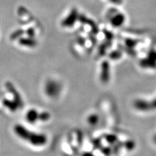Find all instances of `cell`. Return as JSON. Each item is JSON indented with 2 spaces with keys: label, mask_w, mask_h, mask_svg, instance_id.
I'll list each match as a JSON object with an SVG mask.
<instances>
[{
  "label": "cell",
  "mask_w": 156,
  "mask_h": 156,
  "mask_svg": "<svg viewBox=\"0 0 156 156\" xmlns=\"http://www.w3.org/2000/svg\"><path fill=\"white\" fill-rule=\"evenodd\" d=\"M61 90V85L55 80H48L44 86V91L46 94L50 98H55Z\"/></svg>",
  "instance_id": "obj_1"
},
{
  "label": "cell",
  "mask_w": 156,
  "mask_h": 156,
  "mask_svg": "<svg viewBox=\"0 0 156 156\" xmlns=\"http://www.w3.org/2000/svg\"><path fill=\"white\" fill-rule=\"evenodd\" d=\"M27 142H29L33 146H42L47 143L48 138L44 134L32 132V131H31Z\"/></svg>",
  "instance_id": "obj_2"
},
{
  "label": "cell",
  "mask_w": 156,
  "mask_h": 156,
  "mask_svg": "<svg viewBox=\"0 0 156 156\" xmlns=\"http://www.w3.org/2000/svg\"><path fill=\"white\" fill-rule=\"evenodd\" d=\"M5 87L7 90L11 94L13 98L14 101L16 102L18 105L19 108H22L23 107V102L22 98L21 95L20 94L19 92L11 81H7L5 83Z\"/></svg>",
  "instance_id": "obj_3"
},
{
  "label": "cell",
  "mask_w": 156,
  "mask_h": 156,
  "mask_svg": "<svg viewBox=\"0 0 156 156\" xmlns=\"http://www.w3.org/2000/svg\"><path fill=\"white\" fill-rule=\"evenodd\" d=\"M78 18V12L76 9H73L69 14L62 20L61 25L65 27H72L74 25Z\"/></svg>",
  "instance_id": "obj_4"
},
{
  "label": "cell",
  "mask_w": 156,
  "mask_h": 156,
  "mask_svg": "<svg viewBox=\"0 0 156 156\" xmlns=\"http://www.w3.org/2000/svg\"><path fill=\"white\" fill-rule=\"evenodd\" d=\"M111 67L109 62L107 61H104L101 65L100 80L102 83H107L110 80Z\"/></svg>",
  "instance_id": "obj_5"
},
{
  "label": "cell",
  "mask_w": 156,
  "mask_h": 156,
  "mask_svg": "<svg viewBox=\"0 0 156 156\" xmlns=\"http://www.w3.org/2000/svg\"><path fill=\"white\" fill-rule=\"evenodd\" d=\"M14 131L16 135L18 136L19 138L21 139L27 141L29 136L30 135L31 131H29L27 128H26L25 126H23L22 124H16L14 126Z\"/></svg>",
  "instance_id": "obj_6"
},
{
  "label": "cell",
  "mask_w": 156,
  "mask_h": 156,
  "mask_svg": "<svg viewBox=\"0 0 156 156\" xmlns=\"http://www.w3.org/2000/svg\"><path fill=\"white\" fill-rule=\"evenodd\" d=\"M133 106L135 109L141 112H148L151 111L149 100L137 99L134 101Z\"/></svg>",
  "instance_id": "obj_7"
},
{
  "label": "cell",
  "mask_w": 156,
  "mask_h": 156,
  "mask_svg": "<svg viewBox=\"0 0 156 156\" xmlns=\"http://www.w3.org/2000/svg\"><path fill=\"white\" fill-rule=\"evenodd\" d=\"M126 17L122 13L115 12L110 18V22L111 25L115 27H119L123 25L125 22Z\"/></svg>",
  "instance_id": "obj_8"
},
{
  "label": "cell",
  "mask_w": 156,
  "mask_h": 156,
  "mask_svg": "<svg viewBox=\"0 0 156 156\" xmlns=\"http://www.w3.org/2000/svg\"><path fill=\"white\" fill-rule=\"evenodd\" d=\"M18 43L22 46L27 48H34L37 44V41L32 37H21L18 39Z\"/></svg>",
  "instance_id": "obj_9"
},
{
  "label": "cell",
  "mask_w": 156,
  "mask_h": 156,
  "mask_svg": "<svg viewBox=\"0 0 156 156\" xmlns=\"http://www.w3.org/2000/svg\"><path fill=\"white\" fill-rule=\"evenodd\" d=\"M38 112L35 109H29L26 114V119L30 124H35L38 120Z\"/></svg>",
  "instance_id": "obj_10"
},
{
  "label": "cell",
  "mask_w": 156,
  "mask_h": 156,
  "mask_svg": "<svg viewBox=\"0 0 156 156\" xmlns=\"http://www.w3.org/2000/svg\"><path fill=\"white\" fill-rule=\"evenodd\" d=\"M2 104L4 107H5L7 109H8L11 112H16L18 110V109H19L18 105H17L16 102L14 101V100H11L5 98L2 101Z\"/></svg>",
  "instance_id": "obj_11"
},
{
  "label": "cell",
  "mask_w": 156,
  "mask_h": 156,
  "mask_svg": "<svg viewBox=\"0 0 156 156\" xmlns=\"http://www.w3.org/2000/svg\"><path fill=\"white\" fill-rule=\"evenodd\" d=\"M100 118L97 114H91L88 116L87 122L90 126H95L99 122Z\"/></svg>",
  "instance_id": "obj_12"
},
{
  "label": "cell",
  "mask_w": 156,
  "mask_h": 156,
  "mask_svg": "<svg viewBox=\"0 0 156 156\" xmlns=\"http://www.w3.org/2000/svg\"><path fill=\"white\" fill-rule=\"evenodd\" d=\"M51 118V115L50 114V113L46 111H43L42 113H39L38 114V120L41 122H47Z\"/></svg>",
  "instance_id": "obj_13"
},
{
  "label": "cell",
  "mask_w": 156,
  "mask_h": 156,
  "mask_svg": "<svg viewBox=\"0 0 156 156\" xmlns=\"http://www.w3.org/2000/svg\"><path fill=\"white\" fill-rule=\"evenodd\" d=\"M23 33L24 31L23 30H22V29H18V30H16L12 33V35H11V40H16V39L18 38L19 39L22 37Z\"/></svg>",
  "instance_id": "obj_14"
},
{
  "label": "cell",
  "mask_w": 156,
  "mask_h": 156,
  "mask_svg": "<svg viewBox=\"0 0 156 156\" xmlns=\"http://www.w3.org/2000/svg\"><path fill=\"white\" fill-rule=\"evenodd\" d=\"M109 57H110V58H111V59L113 60L119 59V58H120L121 57L120 51H112L111 53V54L109 55Z\"/></svg>",
  "instance_id": "obj_15"
},
{
  "label": "cell",
  "mask_w": 156,
  "mask_h": 156,
  "mask_svg": "<svg viewBox=\"0 0 156 156\" xmlns=\"http://www.w3.org/2000/svg\"><path fill=\"white\" fill-rule=\"evenodd\" d=\"M106 140L109 143H114L116 140V136L113 135H108L106 136Z\"/></svg>",
  "instance_id": "obj_16"
},
{
  "label": "cell",
  "mask_w": 156,
  "mask_h": 156,
  "mask_svg": "<svg viewBox=\"0 0 156 156\" xmlns=\"http://www.w3.org/2000/svg\"><path fill=\"white\" fill-rule=\"evenodd\" d=\"M26 33H27V37H29L34 38V37H35V30H34L33 28L28 29L26 31Z\"/></svg>",
  "instance_id": "obj_17"
},
{
  "label": "cell",
  "mask_w": 156,
  "mask_h": 156,
  "mask_svg": "<svg viewBox=\"0 0 156 156\" xmlns=\"http://www.w3.org/2000/svg\"><path fill=\"white\" fill-rule=\"evenodd\" d=\"M82 156H96V155L90 152H86V153L83 154Z\"/></svg>",
  "instance_id": "obj_18"
},
{
  "label": "cell",
  "mask_w": 156,
  "mask_h": 156,
  "mask_svg": "<svg viewBox=\"0 0 156 156\" xmlns=\"http://www.w3.org/2000/svg\"><path fill=\"white\" fill-rule=\"evenodd\" d=\"M154 142H155V143L156 144V135L154 136Z\"/></svg>",
  "instance_id": "obj_19"
}]
</instances>
